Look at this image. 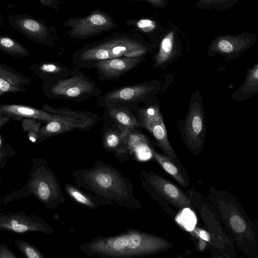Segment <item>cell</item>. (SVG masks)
I'll return each mask as SVG.
<instances>
[{"instance_id": "6da1fadb", "label": "cell", "mask_w": 258, "mask_h": 258, "mask_svg": "<svg viewBox=\"0 0 258 258\" xmlns=\"http://www.w3.org/2000/svg\"><path fill=\"white\" fill-rule=\"evenodd\" d=\"M207 201L231 242L245 255L258 257V229L232 194L211 186Z\"/></svg>"}, {"instance_id": "7a4b0ae2", "label": "cell", "mask_w": 258, "mask_h": 258, "mask_svg": "<svg viewBox=\"0 0 258 258\" xmlns=\"http://www.w3.org/2000/svg\"><path fill=\"white\" fill-rule=\"evenodd\" d=\"M156 48L139 33H117L86 44L73 54L72 63L81 68L91 69L94 63L101 60L146 56L155 52Z\"/></svg>"}, {"instance_id": "3957f363", "label": "cell", "mask_w": 258, "mask_h": 258, "mask_svg": "<svg viewBox=\"0 0 258 258\" xmlns=\"http://www.w3.org/2000/svg\"><path fill=\"white\" fill-rule=\"evenodd\" d=\"M173 246L168 240L153 234L133 231L100 238L88 246L91 254L111 257L143 256L166 251Z\"/></svg>"}, {"instance_id": "277c9868", "label": "cell", "mask_w": 258, "mask_h": 258, "mask_svg": "<svg viewBox=\"0 0 258 258\" xmlns=\"http://www.w3.org/2000/svg\"><path fill=\"white\" fill-rule=\"evenodd\" d=\"M198 212L210 237L208 245L212 256L235 258L237 252L210 204L192 186L186 194Z\"/></svg>"}, {"instance_id": "5b68a950", "label": "cell", "mask_w": 258, "mask_h": 258, "mask_svg": "<svg viewBox=\"0 0 258 258\" xmlns=\"http://www.w3.org/2000/svg\"><path fill=\"white\" fill-rule=\"evenodd\" d=\"M41 109L51 113L53 118L41 127L38 140L73 131H88L101 120L98 115L88 111L68 107L55 108L47 104Z\"/></svg>"}, {"instance_id": "8992f818", "label": "cell", "mask_w": 258, "mask_h": 258, "mask_svg": "<svg viewBox=\"0 0 258 258\" xmlns=\"http://www.w3.org/2000/svg\"><path fill=\"white\" fill-rule=\"evenodd\" d=\"M177 124L186 148L192 154L199 155L205 141L207 129L203 96L198 88L191 93L184 119H178Z\"/></svg>"}, {"instance_id": "52a82bcc", "label": "cell", "mask_w": 258, "mask_h": 258, "mask_svg": "<svg viewBox=\"0 0 258 258\" xmlns=\"http://www.w3.org/2000/svg\"><path fill=\"white\" fill-rule=\"evenodd\" d=\"M44 91L50 99L81 102L92 97H99L102 90L96 82L73 65L71 75L54 84L44 85Z\"/></svg>"}, {"instance_id": "ba28073f", "label": "cell", "mask_w": 258, "mask_h": 258, "mask_svg": "<svg viewBox=\"0 0 258 258\" xmlns=\"http://www.w3.org/2000/svg\"><path fill=\"white\" fill-rule=\"evenodd\" d=\"M161 87L162 81L153 80L116 87L98 97V104L103 108L108 104L122 105L135 112L140 103L148 104L156 100Z\"/></svg>"}, {"instance_id": "9c48e42d", "label": "cell", "mask_w": 258, "mask_h": 258, "mask_svg": "<svg viewBox=\"0 0 258 258\" xmlns=\"http://www.w3.org/2000/svg\"><path fill=\"white\" fill-rule=\"evenodd\" d=\"M142 174L146 190L172 219L175 212L169 204L179 210L192 209L189 197L173 182L153 172H143Z\"/></svg>"}, {"instance_id": "30bf717a", "label": "cell", "mask_w": 258, "mask_h": 258, "mask_svg": "<svg viewBox=\"0 0 258 258\" xmlns=\"http://www.w3.org/2000/svg\"><path fill=\"white\" fill-rule=\"evenodd\" d=\"M135 112L140 127L149 133L156 145L165 154L183 167L168 140L159 100L157 99L151 103L140 107Z\"/></svg>"}, {"instance_id": "8fae6325", "label": "cell", "mask_w": 258, "mask_h": 258, "mask_svg": "<svg viewBox=\"0 0 258 258\" xmlns=\"http://www.w3.org/2000/svg\"><path fill=\"white\" fill-rule=\"evenodd\" d=\"M63 26L69 28L68 35L76 40H83L117 27L116 22L108 14L95 10L83 17H75L63 22Z\"/></svg>"}, {"instance_id": "7c38bea8", "label": "cell", "mask_w": 258, "mask_h": 258, "mask_svg": "<svg viewBox=\"0 0 258 258\" xmlns=\"http://www.w3.org/2000/svg\"><path fill=\"white\" fill-rule=\"evenodd\" d=\"M256 40L257 35L254 33L217 36L208 46L207 55L222 56L224 60L228 62L237 58L250 48Z\"/></svg>"}, {"instance_id": "4fadbf2b", "label": "cell", "mask_w": 258, "mask_h": 258, "mask_svg": "<svg viewBox=\"0 0 258 258\" xmlns=\"http://www.w3.org/2000/svg\"><path fill=\"white\" fill-rule=\"evenodd\" d=\"M178 31L176 27H172L162 34L156 51L153 53V69L164 71L168 66L175 62L181 56L183 48Z\"/></svg>"}, {"instance_id": "5bb4252c", "label": "cell", "mask_w": 258, "mask_h": 258, "mask_svg": "<svg viewBox=\"0 0 258 258\" xmlns=\"http://www.w3.org/2000/svg\"><path fill=\"white\" fill-rule=\"evenodd\" d=\"M9 21L12 27L32 40L49 47L54 45L55 37L43 21L28 15H15L9 17Z\"/></svg>"}, {"instance_id": "9a60e30c", "label": "cell", "mask_w": 258, "mask_h": 258, "mask_svg": "<svg viewBox=\"0 0 258 258\" xmlns=\"http://www.w3.org/2000/svg\"><path fill=\"white\" fill-rule=\"evenodd\" d=\"M146 60V56L115 57L98 61L92 65L91 69H96L100 80L117 81L122 75L136 69Z\"/></svg>"}, {"instance_id": "2e32d148", "label": "cell", "mask_w": 258, "mask_h": 258, "mask_svg": "<svg viewBox=\"0 0 258 258\" xmlns=\"http://www.w3.org/2000/svg\"><path fill=\"white\" fill-rule=\"evenodd\" d=\"M104 108L116 126L124 134L129 136L141 128L134 111L126 107L108 104Z\"/></svg>"}, {"instance_id": "e0dca14e", "label": "cell", "mask_w": 258, "mask_h": 258, "mask_svg": "<svg viewBox=\"0 0 258 258\" xmlns=\"http://www.w3.org/2000/svg\"><path fill=\"white\" fill-rule=\"evenodd\" d=\"M0 113L12 119L22 120L31 118L47 122L53 118V115L42 109L17 104H0Z\"/></svg>"}, {"instance_id": "ac0fdd59", "label": "cell", "mask_w": 258, "mask_h": 258, "mask_svg": "<svg viewBox=\"0 0 258 258\" xmlns=\"http://www.w3.org/2000/svg\"><path fill=\"white\" fill-rule=\"evenodd\" d=\"M0 229L20 233L45 230L40 223L32 218L16 215L0 217Z\"/></svg>"}, {"instance_id": "d6986e66", "label": "cell", "mask_w": 258, "mask_h": 258, "mask_svg": "<svg viewBox=\"0 0 258 258\" xmlns=\"http://www.w3.org/2000/svg\"><path fill=\"white\" fill-rule=\"evenodd\" d=\"M152 157L162 168L174 178L183 188H187L190 183L189 176L183 167H181L164 153H160L153 148Z\"/></svg>"}, {"instance_id": "ffe728a7", "label": "cell", "mask_w": 258, "mask_h": 258, "mask_svg": "<svg viewBox=\"0 0 258 258\" xmlns=\"http://www.w3.org/2000/svg\"><path fill=\"white\" fill-rule=\"evenodd\" d=\"M258 94V63L247 69L245 78L233 93L232 98L237 102L249 99Z\"/></svg>"}, {"instance_id": "44dd1931", "label": "cell", "mask_w": 258, "mask_h": 258, "mask_svg": "<svg viewBox=\"0 0 258 258\" xmlns=\"http://www.w3.org/2000/svg\"><path fill=\"white\" fill-rule=\"evenodd\" d=\"M126 24L146 35L150 42L157 46L162 34H160L163 29L160 23L151 19L141 18L127 20Z\"/></svg>"}, {"instance_id": "7402d4cb", "label": "cell", "mask_w": 258, "mask_h": 258, "mask_svg": "<svg viewBox=\"0 0 258 258\" xmlns=\"http://www.w3.org/2000/svg\"><path fill=\"white\" fill-rule=\"evenodd\" d=\"M104 147L116 152L124 151L127 149L129 136L122 133L115 124V127H108L102 132Z\"/></svg>"}, {"instance_id": "603a6c76", "label": "cell", "mask_w": 258, "mask_h": 258, "mask_svg": "<svg viewBox=\"0 0 258 258\" xmlns=\"http://www.w3.org/2000/svg\"><path fill=\"white\" fill-rule=\"evenodd\" d=\"M38 70L47 84L51 85L64 79L71 75V70L58 62H45L38 67Z\"/></svg>"}, {"instance_id": "cb8c5ba5", "label": "cell", "mask_w": 258, "mask_h": 258, "mask_svg": "<svg viewBox=\"0 0 258 258\" xmlns=\"http://www.w3.org/2000/svg\"><path fill=\"white\" fill-rule=\"evenodd\" d=\"M0 50L17 58L29 55V51L24 46L9 36H0Z\"/></svg>"}, {"instance_id": "d4e9b609", "label": "cell", "mask_w": 258, "mask_h": 258, "mask_svg": "<svg viewBox=\"0 0 258 258\" xmlns=\"http://www.w3.org/2000/svg\"><path fill=\"white\" fill-rule=\"evenodd\" d=\"M0 78L6 80L12 84L18 87L30 84V80L25 76L12 68L0 63Z\"/></svg>"}, {"instance_id": "484cf974", "label": "cell", "mask_w": 258, "mask_h": 258, "mask_svg": "<svg viewBox=\"0 0 258 258\" xmlns=\"http://www.w3.org/2000/svg\"><path fill=\"white\" fill-rule=\"evenodd\" d=\"M31 186L33 192L43 201H48L51 196V187L43 176L38 174L36 175L31 182Z\"/></svg>"}, {"instance_id": "4316f807", "label": "cell", "mask_w": 258, "mask_h": 258, "mask_svg": "<svg viewBox=\"0 0 258 258\" xmlns=\"http://www.w3.org/2000/svg\"><path fill=\"white\" fill-rule=\"evenodd\" d=\"M239 0H198V8L204 10H229Z\"/></svg>"}, {"instance_id": "83f0119b", "label": "cell", "mask_w": 258, "mask_h": 258, "mask_svg": "<svg viewBox=\"0 0 258 258\" xmlns=\"http://www.w3.org/2000/svg\"><path fill=\"white\" fill-rule=\"evenodd\" d=\"M16 243L20 250L28 258H41L43 257L38 249L27 242L16 240Z\"/></svg>"}, {"instance_id": "f1b7e54d", "label": "cell", "mask_w": 258, "mask_h": 258, "mask_svg": "<svg viewBox=\"0 0 258 258\" xmlns=\"http://www.w3.org/2000/svg\"><path fill=\"white\" fill-rule=\"evenodd\" d=\"M95 181L100 187L108 188L112 186L113 178L110 173L100 172L95 175Z\"/></svg>"}, {"instance_id": "f546056e", "label": "cell", "mask_w": 258, "mask_h": 258, "mask_svg": "<svg viewBox=\"0 0 258 258\" xmlns=\"http://www.w3.org/2000/svg\"><path fill=\"white\" fill-rule=\"evenodd\" d=\"M41 127L42 122L40 120L31 118H25L22 120V127L24 132L39 133Z\"/></svg>"}, {"instance_id": "4dcf8cb0", "label": "cell", "mask_w": 258, "mask_h": 258, "mask_svg": "<svg viewBox=\"0 0 258 258\" xmlns=\"http://www.w3.org/2000/svg\"><path fill=\"white\" fill-rule=\"evenodd\" d=\"M23 88L14 86L5 79L0 78V95L6 93H16L21 91H25Z\"/></svg>"}, {"instance_id": "1f68e13d", "label": "cell", "mask_w": 258, "mask_h": 258, "mask_svg": "<svg viewBox=\"0 0 258 258\" xmlns=\"http://www.w3.org/2000/svg\"><path fill=\"white\" fill-rule=\"evenodd\" d=\"M67 189L70 195L78 202L87 206L92 205L90 200L76 189L72 187H68Z\"/></svg>"}, {"instance_id": "d6a6232c", "label": "cell", "mask_w": 258, "mask_h": 258, "mask_svg": "<svg viewBox=\"0 0 258 258\" xmlns=\"http://www.w3.org/2000/svg\"><path fill=\"white\" fill-rule=\"evenodd\" d=\"M40 4L44 7H47L56 11H58V6L60 0H38Z\"/></svg>"}, {"instance_id": "836d02e7", "label": "cell", "mask_w": 258, "mask_h": 258, "mask_svg": "<svg viewBox=\"0 0 258 258\" xmlns=\"http://www.w3.org/2000/svg\"><path fill=\"white\" fill-rule=\"evenodd\" d=\"M173 76L174 75L173 74H166L165 76V78L163 81L162 82L161 94H163L168 88V86L172 83L173 80Z\"/></svg>"}, {"instance_id": "e575fe53", "label": "cell", "mask_w": 258, "mask_h": 258, "mask_svg": "<svg viewBox=\"0 0 258 258\" xmlns=\"http://www.w3.org/2000/svg\"><path fill=\"white\" fill-rule=\"evenodd\" d=\"M145 1L153 6L158 8H164L168 4L169 0H134Z\"/></svg>"}, {"instance_id": "d590c367", "label": "cell", "mask_w": 258, "mask_h": 258, "mask_svg": "<svg viewBox=\"0 0 258 258\" xmlns=\"http://www.w3.org/2000/svg\"><path fill=\"white\" fill-rule=\"evenodd\" d=\"M16 256L7 247L1 246L0 247V257L1 258H13Z\"/></svg>"}, {"instance_id": "8d00e7d4", "label": "cell", "mask_w": 258, "mask_h": 258, "mask_svg": "<svg viewBox=\"0 0 258 258\" xmlns=\"http://www.w3.org/2000/svg\"><path fill=\"white\" fill-rule=\"evenodd\" d=\"M28 138L32 142L35 143L39 140L38 133L35 132H29Z\"/></svg>"}, {"instance_id": "74e56055", "label": "cell", "mask_w": 258, "mask_h": 258, "mask_svg": "<svg viewBox=\"0 0 258 258\" xmlns=\"http://www.w3.org/2000/svg\"><path fill=\"white\" fill-rule=\"evenodd\" d=\"M4 154V153L2 151H0V158L3 157Z\"/></svg>"}, {"instance_id": "f35d334b", "label": "cell", "mask_w": 258, "mask_h": 258, "mask_svg": "<svg viewBox=\"0 0 258 258\" xmlns=\"http://www.w3.org/2000/svg\"><path fill=\"white\" fill-rule=\"evenodd\" d=\"M4 116H3V115H2V114L0 113V119L2 118Z\"/></svg>"}, {"instance_id": "ab89813d", "label": "cell", "mask_w": 258, "mask_h": 258, "mask_svg": "<svg viewBox=\"0 0 258 258\" xmlns=\"http://www.w3.org/2000/svg\"><path fill=\"white\" fill-rule=\"evenodd\" d=\"M0 120H1V119H0Z\"/></svg>"}]
</instances>
